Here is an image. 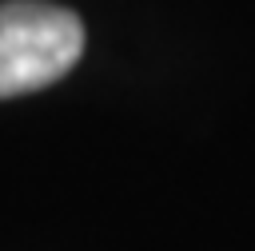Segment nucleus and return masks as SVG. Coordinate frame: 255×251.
I'll return each mask as SVG.
<instances>
[{"mask_svg": "<svg viewBox=\"0 0 255 251\" xmlns=\"http://www.w3.org/2000/svg\"><path fill=\"white\" fill-rule=\"evenodd\" d=\"M84 52L76 12L44 0L0 4V100L56 84Z\"/></svg>", "mask_w": 255, "mask_h": 251, "instance_id": "nucleus-1", "label": "nucleus"}]
</instances>
